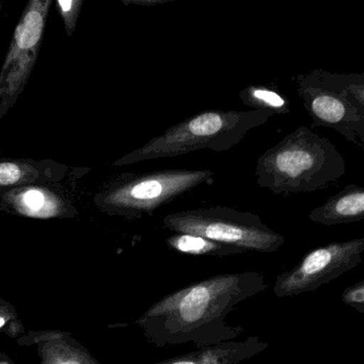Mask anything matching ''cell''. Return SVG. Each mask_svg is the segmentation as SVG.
I'll list each match as a JSON object with an SVG mask.
<instances>
[{"mask_svg": "<svg viewBox=\"0 0 364 364\" xmlns=\"http://www.w3.org/2000/svg\"><path fill=\"white\" fill-rule=\"evenodd\" d=\"M263 274H225L193 283L165 296L144 316L161 347L193 343L198 348L235 340L242 327L225 321L245 300L265 289Z\"/></svg>", "mask_w": 364, "mask_h": 364, "instance_id": "cell-1", "label": "cell"}, {"mask_svg": "<svg viewBox=\"0 0 364 364\" xmlns=\"http://www.w3.org/2000/svg\"><path fill=\"white\" fill-rule=\"evenodd\" d=\"M346 173V163L333 144L306 127L284 136L259 157L257 184L274 195L313 193Z\"/></svg>", "mask_w": 364, "mask_h": 364, "instance_id": "cell-2", "label": "cell"}, {"mask_svg": "<svg viewBox=\"0 0 364 364\" xmlns=\"http://www.w3.org/2000/svg\"><path fill=\"white\" fill-rule=\"evenodd\" d=\"M274 116L272 112L262 110H205L169 127L112 166L122 167L151 159H170L204 149L225 152L237 146L249 132L265 124Z\"/></svg>", "mask_w": 364, "mask_h": 364, "instance_id": "cell-3", "label": "cell"}, {"mask_svg": "<svg viewBox=\"0 0 364 364\" xmlns=\"http://www.w3.org/2000/svg\"><path fill=\"white\" fill-rule=\"evenodd\" d=\"M296 82L313 127L334 129L364 149V74L315 69L298 75Z\"/></svg>", "mask_w": 364, "mask_h": 364, "instance_id": "cell-4", "label": "cell"}, {"mask_svg": "<svg viewBox=\"0 0 364 364\" xmlns=\"http://www.w3.org/2000/svg\"><path fill=\"white\" fill-rule=\"evenodd\" d=\"M214 182L213 170L167 169L124 173L93 197L95 205L112 215L139 218L171 203L201 185Z\"/></svg>", "mask_w": 364, "mask_h": 364, "instance_id": "cell-5", "label": "cell"}, {"mask_svg": "<svg viewBox=\"0 0 364 364\" xmlns=\"http://www.w3.org/2000/svg\"><path fill=\"white\" fill-rule=\"evenodd\" d=\"M163 225L174 234L200 236L244 252H277L285 242V238L265 225L259 215L228 206L172 213L164 217Z\"/></svg>", "mask_w": 364, "mask_h": 364, "instance_id": "cell-6", "label": "cell"}, {"mask_svg": "<svg viewBox=\"0 0 364 364\" xmlns=\"http://www.w3.org/2000/svg\"><path fill=\"white\" fill-rule=\"evenodd\" d=\"M52 0H31L16 24L0 68V120L18 103L39 58Z\"/></svg>", "mask_w": 364, "mask_h": 364, "instance_id": "cell-7", "label": "cell"}, {"mask_svg": "<svg viewBox=\"0 0 364 364\" xmlns=\"http://www.w3.org/2000/svg\"><path fill=\"white\" fill-rule=\"evenodd\" d=\"M364 252V237L331 242L310 251L295 267L277 277V297H291L315 291L357 267Z\"/></svg>", "mask_w": 364, "mask_h": 364, "instance_id": "cell-8", "label": "cell"}, {"mask_svg": "<svg viewBox=\"0 0 364 364\" xmlns=\"http://www.w3.org/2000/svg\"><path fill=\"white\" fill-rule=\"evenodd\" d=\"M0 210L29 218L72 217L77 210L55 185H24L0 189Z\"/></svg>", "mask_w": 364, "mask_h": 364, "instance_id": "cell-9", "label": "cell"}, {"mask_svg": "<svg viewBox=\"0 0 364 364\" xmlns=\"http://www.w3.org/2000/svg\"><path fill=\"white\" fill-rule=\"evenodd\" d=\"M67 166L52 159H0V189L24 185H57L67 176Z\"/></svg>", "mask_w": 364, "mask_h": 364, "instance_id": "cell-10", "label": "cell"}, {"mask_svg": "<svg viewBox=\"0 0 364 364\" xmlns=\"http://www.w3.org/2000/svg\"><path fill=\"white\" fill-rule=\"evenodd\" d=\"M308 217L312 223L326 227L362 221L364 219V189L358 185H347L340 193L314 208Z\"/></svg>", "mask_w": 364, "mask_h": 364, "instance_id": "cell-11", "label": "cell"}, {"mask_svg": "<svg viewBox=\"0 0 364 364\" xmlns=\"http://www.w3.org/2000/svg\"><path fill=\"white\" fill-rule=\"evenodd\" d=\"M266 346L267 344L251 336L246 341H229L198 349L156 364H240L263 350Z\"/></svg>", "mask_w": 364, "mask_h": 364, "instance_id": "cell-12", "label": "cell"}, {"mask_svg": "<svg viewBox=\"0 0 364 364\" xmlns=\"http://www.w3.org/2000/svg\"><path fill=\"white\" fill-rule=\"evenodd\" d=\"M245 106L253 110L272 112L276 114H287L291 112V102L278 89L268 85L249 86L238 95Z\"/></svg>", "mask_w": 364, "mask_h": 364, "instance_id": "cell-13", "label": "cell"}, {"mask_svg": "<svg viewBox=\"0 0 364 364\" xmlns=\"http://www.w3.org/2000/svg\"><path fill=\"white\" fill-rule=\"evenodd\" d=\"M166 242L170 248L186 255L228 257V255L244 253V251L235 247L213 242L200 236L188 235V234H174L169 236Z\"/></svg>", "mask_w": 364, "mask_h": 364, "instance_id": "cell-14", "label": "cell"}, {"mask_svg": "<svg viewBox=\"0 0 364 364\" xmlns=\"http://www.w3.org/2000/svg\"><path fill=\"white\" fill-rule=\"evenodd\" d=\"M82 5V0H57L55 3L57 11L63 18L68 38H71L75 33Z\"/></svg>", "mask_w": 364, "mask_h": 364, "instance_id": "cell-15", "label": "cell"}, {"mask_svg": "<svg viewBox=\"0 0 364 364\" xmlns=\"http://www.w3.org/2000/svg\"><path fill=\"white\" fill-rule=\"evenodd\" d=\"M343 301L349 306L358 309L360 312L364 311V283L360 281L358 284L349 287L343 293Z\"/></svg>", "mask_w": 364, "mask_h": 364, "instance_id": "cell-16", "label": "cell"}, {"mask_svg": "<svg viewBox=\"0 0 364 364\" xmlns=\"http://www.w3.org/2000/svg\"><path fill=\"white\" fill-rule=\"evenodd\" d=\"M172 0H123L124 5L144 6V7H156L169 3Z\"/></svg>", "mask_w": 364, "mask_h": 364, "instance_id": "cell-17", "label": "cell"}, {"mask_svg": "<svg viewBox=\"0 0 364 364\" xmlns=\"http://www.w3.org/2000/svg\"><path fill=\"white\" fill-rule=\"evenodd\" d=\"M59 364H80V362L76 361H65V362H61V363Z\"/></svg>", "mask_w": 364, "mask_h": 364, "instance_id": "cell-18", "label": "cell"}, {"mask_svg": "<svg viewBox=\"0 0 364 364\" xmlns=\"http://www.w3.org/2000/svg\"><path fill=\"white\" fill-rule=\"evenodd\" d=\"M6 319L4 317H0V328L3 327L5 325Z\"/></svg>", "mask_w": 364, "mask_h": 364, "instance_id": "cell-19", "label": "cell"}, {"mask_svg": "<svg viewBox=\"0 0 364 364\" xmlns=\"http://www.w3.org/2000/svg\"><path fill=\"white\" fill-rule=\"evenodd\" d=\"M1 14H3V3L0 1V18H1Z\"/></svg>", "mask_w": 364, "mask_h": 364, "instance_id": "cell-20", "label": "cell"}]
</instances>
